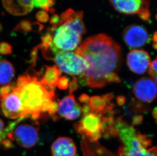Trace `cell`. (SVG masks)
<instances>
[{
	"mask_svg": "<svg viewBox=\"0 0 157 156\" xmlns=\"http://www.w3.org/2000/svg\"><path fill=\"white\" fill-rule=\"evenodd\" d=\"M156 83L151 78H143L138 80L134 85L133 92L139 100L150 103L156 99Z\"/></svg>",
	"mask_w": 157,
	"mask_h": 156,
	"instance_id": "30bf717a",
	"label": "cell"
},
{
	"mask_svg": "<svg viewBox=\"0 0 157 156\" xmlns=\"http://www.w3.org/2000/svg\"><path fill=\"white\" fill-rule=\"evenodd\" d=\"M58 113L59 116L65 119L74 120L81 115L82 109L76 101L74 96L70 94L59 102Z\"/></svg>",
	"mask_w": 157,
	"mask_h": 156,
	"instance_id": "8fae6325",
	"label": "cell"
},
{
	"mask_svg": "<svg viewBox=\"0 0 157 156\" xmlns=\"http://www.w3.org/2000/svg\"><path fill=\"white\" fill-rule=\"evenodd\" d=\"M52 26L48 31L52 38V44L48 48L41 49L46 58L51 53L53 55L58 52L76 50L86 32L82 12L71 9L59 16L58 21Z\"/></svg>",
	"mask_w": 157,
	"mask_h": 156,
	"instance_id": "3957f363",
	"label": "cell"
},
{
	"mask_svg": "<svg viewBox=\"0 0 157 156\" xmlns=\"http://www.w3.org/2000/svg\"><path fill=\"white\" fill-rule=\"evenodd\" d=\"M28 72L10 84L21 105L22 118L37 120L49 113L55 102L54 87L40 78Z\"/></svg>",
	"mask_w": 157,
	"mask_h": 156,
	"instance_id": "7a4b0ae2",
	"label": "cell"
},
{
	"mask_svg": "<svg viewBox=\"0 0 157 156\" xmlns=\"http://www.w3.org/2000/svg\"><path fill=\"white\" fill-rule=\"evenodd\" d=\"M38 128L29 124L15 126L8 135V139L14 140L18 145L25 149H30L37 144L39 139Z\"/></svg>",
	"mask_w": 157,
	"mask_h": 156,
	"instance_id": "8992f818",
	"label": "cell"
},
{
	"mask_svg": "<svg viewBox=\"0 0 157 156\" xmlns=\"http://www.w3.org/2000/svg\"><path fill=\"white\" fill-rule=\"evenodd\" d=\"M157 148L155 147H142L128 152L123 156H157Z\"/></svg>",
	"mask_w": 157,
	"mask_h": 156,
	"instance_id": "e0dca14e",
	"label": "cell"
},
{
	"mask_svg": "<svg viewBox=\"0 0 157 156\" xmlns=\"http://www.w3.org/2000/svg\"><path fill=\"white\" fill-rule=\"evenodd\" d=\"M124 43L131 48H138L147 44L150 39L145 28L138 25H129L123 32Z\"/></svg>",
	"mask_w": 157,
	"mask_h": 156,
	"instance_id": "ba28073f",
	"label": "cell"
},
{
	"mask_svg": "<svg viewBox=\"0 0 157 156\" xmlns=\"http://www.w3.org/2000/svg\"><path fill=\"white\" fill-rule=\"evenodd\" d=\"M153 42L154 43V44L153 45V46L154 47L155 49H156V47H157V33L155 32L154 35L153 37Z\"/></svg>",
	"mask_w": 157,
	"mask_h": 156,
	"instance_id": "f1b7e54d",
	"label": "cell"
},
{
	"mask_svg": "<svg viewBox=\"0 0 157 156\" xmlns=\"http://www.w3.org/2000/svg\"><path fill=\"white\" fill-rule=\"evenodd\" d=\"M69 93L70 94H72L74 91L77 90L78 88V84L77 82V78L76 77H73V80L69 84Z\"/></svg>",
	"mask_w": 157,
	"mask_h": 156,
	"instance_id": "603a6c76",
	"label": "cell"
},
{
	"mask_svg": "<svg viewBox=\"0 0 157 156\" xmlns=\"http://www.w3.org/2000/svg\"><path fill=\"white\" fill-rule=\"evenodd\" d=\"M15 75V69L13 65L6 60L0 59V85L9 84Z\"/></svg>",
	"mask_w": 157,
	"mask_h": 156,
	"instance_id": "5bb4252c",
	"label": "cell"
},
{
	"mask_svg": "<svg viewBox=\"0 0 157 156\" xmlns=\"http://www.w3.org/2000/svg\"><path fill=\"white\" fill-rule=\"evenodd\" d=\"M6 10L15 15H22L30 12L34 7L33 0H3Z\"/></svg>",
	"mask_w": 157,
	"mask_h": 156,
	"instance_id": "4fadbf2b",
	"label": "cell"
},
{
	"mask_svg": "<svg viewBox=\"0 0 157 156\" xmlns=\"http://www.w3.org/2000/svg\"><path fill=\"white\" fill-rule=\"evenodd\" d=\"M89 106L91 113L98 115L104 114L109 110L107 106L106 99L99 96H94L90 98Z\"/></svg>",
	"mask_w": 157,
	"mask_h": 156,
	"instance_id": "9a60e30c",
	"label": "cell"
},
{
	"mask_svg": "<svg viewBox=\"0 0 157 156\" xmlns=\"http://www.w3.org/2000/svg\"><path fill=\"white\" fill-rule=\"evenodd\" d=\"M142 117L140 116H136L134 117L133 120V125H138L142 121Z\"/></svg>",
	"mask_w": 157,
	"mask_h": 156,
	"instance_id": "4316f807",
	"label": "cell"
},
{
	"mask_svg": "<svg viewBox=\"0 0 157 156\" xmlns=\"http://www.w3.org/2000/svg\"><path fill=\"white\" fill-rule=\"evenodd\" d=\"M61 72L58 67L56 66H46V69L43 75V79L48 84L56 87L58 85L59 78H61Z\"/></svg>",
	"mask_w": 157,
	"mask_h": 156,
	"instance_id": "2e32d148",
	"label": "cell"
},
{
	"mask_svg": "<svg viewBox=\"0 0 157 156\" xmlns=\"http://www.w3.org/2000/svg\"><path fill=\"white\" fill-rule=\"evenodd\" d=\"M74 127L77 133L84 136L91 142L99 139L106 129L104 117L92 113L84 115Z\"/></svg>",
	"mask_w": 157,
	"mask_h": 156,
	"instance_id": "277c9868",
	"label": "cell"
},
{
	"mask_svg": "<svg viewBox=\"0 0 157 156\" xmlns=\"http://www.w3.org/2000/svg\"><path fill=\"white\" fill-rule=\"evenodd\" d=\"M12 52V46L7 42L0 43V54H10Z\"/></svg>",
	"mask_w": 157,
	"mask_h": 156,
	"instance_id": "44dd1931",
	"label": "cell"
},
{
	"mask_svg": "<svg viewBox=\"0 0 157 156\" xmlns=\"http://www.w3.org/2000/svg\"><path fill=\"white\" fill-rule=\"evenodd\" d=\"M117 102L120 106L124 105V97L123 96H119L117 98Z\"/></svg>",
	"mask_w": 157,
	"mask_h": 156,
	"instance_id": "83f0119b",
	"label": "cell"
},
{
	"mask_svg": "<svg viewBox=\"0 0 157 156\" xmlns=\"http://www.w3.org/2000/svg\"><path fill=\"white\" fill-rule=\"evenodd\" d=\"M51 151L52 156H75L77 150L72 139L60 137L53 142Z\"/></svg>",
	"mask_w": 157,
	"mask_h": 156,
	"instance_id": "7c38bea8",
	"label": "cell"
},
{
	"mask_svg": "<svg viewBox=\"0 0 157 156\" xmlns=\"http://www.w3.org/2000/svg\"><path fill=\"white\" fill-rule=\"evenodd\" d=\"M37 20L42 22H46L48 20V15L44 11H40L36 14Z\"/></svg>",
	"mask_w": 157,
	"mask_h": 156,
	"instance_id": "cb8c5ba5",
	"label": "cell"
},
{
	"mask_svg": "<svg viewBox=\"0 0 157 156\" xmlns=\"http://www.w3.org/2000/svg\"><path fill=\"white\" fill-rule=\"evenodd\" d=\"M116 10L124 14H137L144 20L150 19L148 0H110Z\"/></svg>",
	"mask_w": 157,
	"mask_h": 156,
	"instance_id": "52a82bcc",
	"label": "cell"
},
{
	"mask_svg": "<svg viewBox=\"0 0 157 156\" xmlns=\"http://www.w3.org/2000/svg\"><path fill=\"white\" fill-rule=\"evenodd\" d=\"M4 123L0 119V144L4 140L7 139V136L4 133Z\"/></svg>",
	"mask_w": 157,
	"mask_h": 156,
	"instance_id": "d4e9b609",
	"label": "cell"
},
{
	"mask_svg": "<svg viewBox=\"0 0 157 156\" xmlns=\"http://www.w3.org/2000/svg\"><path fill=\"white\" fill-rule=\"evenodd\" d=\"M61 72L76 77L82 75L86 71L87 65L83 58L75 52L59 51L52 58Z\"/></svg>",
	"mask_w": 157,
	"mask_h": 156,
	"instance_id": "5b68a950",
	"label": "cell"
},
{
	"mask_svg": "<svg viewBox=\"0 0 157 156\" xmlns=\"http://www.w3.org/2000/svg\"><path fill=\"white\" fill-rule=\"evenodd\" d=\"M2 29H3V27L1 25V24H0V32L2 31Z\"/></svg>",
	"mask_w": 157,
	"mask_h": 156,
	"instance_id": "4dcf8cb0",
	"label": "cell"
},
{
	"mask_svg": "<svg viewBox=\"0 0 157 156\" xmlns=\"http://www.w3.org/2000/svg\"><path fill=\"white\" fill-rule=\"evenodd\" d=\"M153 117H154L155 120H157V108H155L154 110H153Z\"/></svg>",
	"mask_w": 157,
	"mask_h": 156,
	"instance_id": "f546056e",
	"label": "cell"
},
{
	"mask_svg": "<svg viewBox=\"0 0 157 156\" xmlns=\"http://www.w3.org/2000/svg\"><path fill=\"white\" fill-rule=\"evenodd\" d=\"M90 97L86 94H82L79 98V100L80 102L82 103H85L86 105H89V101H90Z\"/></svg>",
	"mask_w": 157,
	"mask_h": 156,
	"instance_id": "484cf974",
	"label": "cell"
},
{
	"mask_svg": "<svg viewBox=\"0 0 157 156\" xmlns=\"http://www.w3.org/2000/svg\"><path fill=\"white\" fill-rule=\"evenodd\" d=\"M157 59H155L151 62L150 68L148 69V73L152 80L155 82L157 83Z\"/></svg>",
	"mask_w": 157,
	"mask_h": 156,
	"instance_id": "ffe728a7",
	"label": "cell"
},
{
	"mask_svg": "<svg viewBox=\"0 0 157 156\" xmlns=\"http://www.w3.org/2000/svg\"><path fill=\"white\" fill-rule=\"evenodd\" d=\"M16 31H22L24 32H28L32 31L31 22L28 20L22 21L15 28Z\"/></svg>",
	"mask_w": 157,
	"mask_h": 156,
	"instance_id": "d6986e66",
	"label": "cell"
},
{
	"mask_svg": "<svg viewBox=\"0 0 157 156\" xmlns=\"http://www.w3.org/2000/svg\"><path fill=\"white\" fill-rule=\"evenodd\" d=\"M69 84L68 78L65 76H63L59 78L57 86L58 88L61 90H66L68 88Z\"/></svg>",
	"mask_w": 157,
	"mask_h": 156,
	"instance_id": "7402d4cb",
	"label": "cell"
},
{
	"mask_svg": "<svg viewBox=\"0 0 157 156\" xmlns=\"http://www.w3.org/2000/svg\"><path fill=\"white\" fill-rule=\"evenodd\" d=\"M151 57L147 52L134 49L127 57V64L130 71L138 75L145 73L150 68Z\"/></svg>",
	"mask_w": 157,
	"mask_h": 156,
	"instance_id": "9c48e42d",
	"label": "cell"
},
{
	"mask_svg": "<svg viewBox=\"0 0 157 156\" xmlns=\"http://www.w3.org/2000/svg\"><path fill=\"white\" fill-rule=\"evenodd\" d=\"M34 6L44 10L51 11L52 7L55 4V0H33Z\"/></svg>",
	"mask_w": 157,
	"mask_h": 156,
	"instance_id": "ac0fdd59",
	"label": "cell"
},
{
	"mask_svg": "<svg viewBox=\"0 0 157 156\" xmlns=\"http://www.w3.org/2000/svg\"><path fill=\"white\" fill-rule=\"evenodd\" d=\"M87 65L82 75L85 82L93 88H100L110 83H120L117 74L121 61V48L105 34L86 39L75 51Z\"/></svg>",
	"mask_w": 157,
	"mask_h": 156,
	"instance_id": "6da1fadb",
	"label": "cell"
}]
</instances>
